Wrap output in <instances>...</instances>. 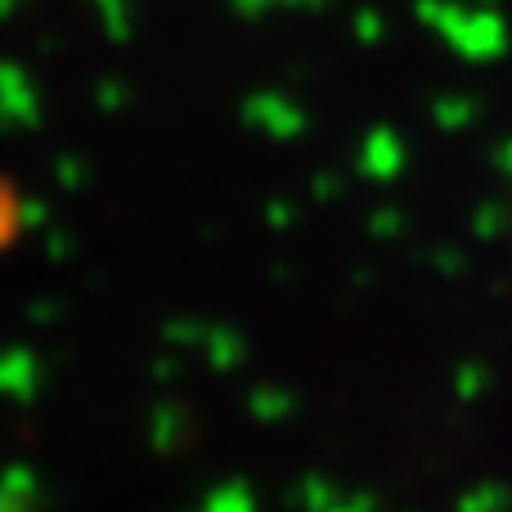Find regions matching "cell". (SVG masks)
I'll list each match as a JSON object with an SVG mask.
<instances>
[{"label":"cell","instance_id":"277c9868","mask_svg":"<svg viewBox=\"0 0 512 512\" xmlns=\"http://www.w3.org/2000/svg\"><path fill=\"white\" fill-rule=\"evenodd\" d=\"M41 216H45V207H41V203H32V198H23V230L41 225Z\"/></svg>","mask_w":512,"mask_h":512},{"label":"cell","instance_id":"5b68a950","mask_svg":"<svg viewBox=\"0 0 512 512\" xmlns=\"http://www.w3.org/2000/svg\"><path fill=\"white\" fill-rule=\"evenodd\" d=\"M23 5H27V0H0V18H14Z\"/></svg>","mask_w":512,"mask_h":512},{"label":"cell","instance_id":"7a4b0ae2","mask_svg":"<svg viewBox=\"0 0 512 512\" xmlns=\"http://www.w3.org/2000/svg\"><path fill=\"white\" fill-rule=\"evenodd\" d=\"M41 387V360H36L27 346H5L0 351V396L14 400V405H27Z\"/></svg>","mask_w":512,"mask_h":512},{"label":"cell","instance_id":"6da1fadb","mask_svg":"<svg viewBox=\"0 0 512 512\" xmlns=\"http://www.w3.org/2000/svg\"><path fill=\"white\" fill-rule=\"evenodd\" d=\"M36 86L23 68L14 63H0V126L9 131H23V126L36 122Z\"/></svg>","mask_w":512,"mask_h":512},{"label":"cell","instance_id":"3957f363","mask_svg":"<svg viewBox=\"0 0 512 512\" xmlns=\"http://www.w3.org/2000/svg\"><path fill=\"white\" fill-rule=\"evenodd\" d=\"M18 234H23V198H18V189L9 185V180H0V252H5Z\"/></svg>","mask_w":512,"mask_h":512}]
</instances>
